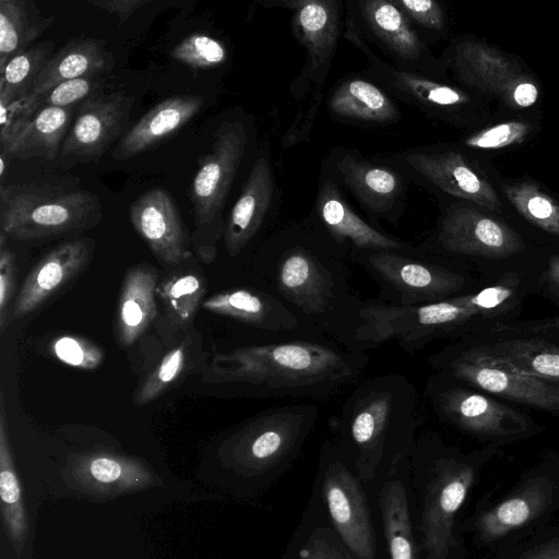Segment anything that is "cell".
<instances>
[{
    "label": "cell",
    "mask_w": 559,
    "mask_h": 559,
    "mask_svg": "<svg viewBox=\"0 0 559 559\" xmlns=\"http://www.w3.org/2000/svg\"><path fill=\"white\" fill-rule=\"evenodd\" d=\"M348 253L310 219L271 235L255 260L257 284L318 335L336 342L360 298L349 283Z\"/></svg>",
    "instance_id": "obj_1"
},
{
    "label": "cell",
    "mask_w": 559,
    "mask_h": 559,
    "mask_svg": "<svg viewBox=\"0 0 559 559\" xmlns=\"http://www.w3.org/2000/svg\"><path fill=\"white\" fill-rule=\"evenodd\" d=\"M368 361L328 337L257 341L215 353L205 381L233 395L325 400L353 384Z\"/></svg>",
    "instance_id": "obj_2"
},
{
    "label": "cell",
    "mask_w": 559,
    "mask_h": 559,
    "mask_svg": "<svg viewBox=\"0 0 559 559\" xmlns=\"http://www.w3.org/2000/svg\"><path fill=\"white\" fill-rule=\"evenodd\" d=\"M516 293L515 284L507 282L421 306L401 307L377 298H360L336 342L360 354L395 342L404 352L414 354L435 340L464 336L480 319L506 311L515 301Z\"/></svg>",
    "instance_id": "obj_3"
},
{
    "label": "cell",
    "mask_w": 559,
    "mask_h": 559,
    "mask_svg": "<svg viewBox=\"0 0 559 559\" xmlns=\"http://www.w3.org/2000/svg\"><path fill=\"white\" fill-rule=\"evenodd\" d=\"M333 419L354 452L359 477L371 480L388 455L396 459L413 442L420 419L419 393L400 373L367 378L347 395Z\"/></svg>",
    "instance_id": "obj_4"
},
{
    "label": "cell",
    "mask_w": 559,
    "mask_h": 559,
    "mask_svg": "<svg viewBox=\"0 0 559 559\" xmlns=\"http://www.w3.org/2000/svg\"><path fill=\"white\" fill-rule=\"evenodd\" d=\"M98 197L83 189L50 185H1L0 233L16 240H37L88 229L98 224Z\"/></svg>",
    "instance_id": "obj_5"
},
{
    "label": "cell",
    "mask_w": 559,
    "mask_h": 559,
    "mask_svg": "<svg viewBox=\"0 0 559 559\" xmlns=\"http://www.w3.org/2000/svg\"><path fill=\"white\" fill-rule=\"evenodd\" d=\"M248 144V132L242 121L230 120L219 124L211 151L198 160L199 167L189 191L194 216L191 245L195 255L212 263L223 239L225 204Z\"/></svg>",
    "instance_id": "obj_6"
},
{
    "label": "cell",
    "mask_w": 559,
    "mask_h": 559,
    "mask_svg": "<svg viewBox=\"0 0 559 559\" xmlns=\"http://www.w3.org/2000/svg\"><path fill=\"white\" fill-rule=\"evenodd\" d=\"M319 418L320 408L313 403L265 409L234 430L221 447V457L242 475H262L292 459Z\"/></svg>",
    "instance_id": "obj_7"
},
{
    "label": "cell",
    "mask_w": 559,
    "mask_h": 559,
    "mask_svg": "<svg viewBox=\"0 0 559 559\" xmlns=\"http://www.w3.org/2000/svg\"><path fill=\"white\" fill-rule=\"evenodd\" d=\"M379 286V300L421 306L462 295L466 276L419 249L414 253L362 251L350 255Z\"/></svg>",
    "instance_id": "obj_8"
},
{
    "label": "cell",
    "mask_w": 559,
    "mask_h": 559,
    "mask_svg": "<svg viewBox=\"0 0 559 559\" xmlns=\"http://www.w3.org/2000/svg\"><path fill=\"white\" fill-rule=\"evenodd\" d=\"M428 365L468 386L530 407L559 413V383L511 369L479 344L460 342L428 357Z\"/></svg>",
    "instance_id": "obj_9"
},
{
    "label": "cell",
    "mask_w": 559,
    "mask_h": 559,
    "mask_svg": "<svg viewBox=\"0 0 559 559\" xmlns=\"http://www.w3.org/2000/svg\"><path fill=\"white\" fill-rule=\"evenodd\" d=\"M425 395L436 416L468 433L509 437L527 429L526 417L519 411L441 372L429 377Z\"/></svg>",
    "instance_id": "obj_10"
},
{
    "label": "cell",
    "mask_w": 559,
    "mask_h": 559,
    "mask_svg": "<svg viewBox=\"0 0 559 559\" xmlns=\"http://www.w3.org/2000/svg\"><path fill=\"white\" fill-rule=\"evenodd\" d=\"M421 521L427 559H447L454 546V518L475 479L472 464L455 457L433 460Z\"/></svg>",
    "instance_id": "obj_11"
},
{
    "label": "cell",
    "mask_w": 559,
    "mask_h": 559,
    "mask_svg": "<svg viewBox=\"0 0 559 559\" xmlns=\"http://www.w3.org/2000/svg\"><path fill=\"white\" fill-rule=\"evenodd\" d=\"M451 67L459 80L500 97L509 106L526 108L538 98L537 85L497 49L463 40L451 48Z\"/></svg>",
    "instance_id": "obj_12"
},
{
    "label": "cell",
    "mask_w": 559,
    "mask_h": 559,
    "mask_svg": "<svg viewBox=\"0 0 559 559\" xmlns=\"http://www.w3.org/2000/svg\"><path fill=\"white\" fill-rule=\"evenodd\" d=\"M310 221L349 255L362 251L414 253L419 248L388 235L359 216L345 199L340 183L323 168Z\"/></svg>",
    "instance_id": "obj_13"
},
{
    "label": "cell",
    "mask_w": 559,
    "mask_h": 559,
    "mask_svg": "<svg viewBox=\"0 0 559 559\" xmlns=\"http://www.w3.org/2000/svg\"><path fill=\"white\" fill-rule=\"evenodd\" d=\"M374 219L396 224L404 209L406 183L394 168L371 163L355 152L337 150L324 167Z\"/></svg>",
    "instance_id": "obj_14"
},
{
    "label": "cell",
    "mask_w": 559,
    "mask_h": 559,
    "mask_svg": "<svg viewBox=\"0 0 559 559\" xmlns=\"http://www.w3.org/2000/svg\"><path fill=\"white\" fill-rule=\"evenodd\" d=\"M64 477L71 487L97 498H115L160 484L143 460L109 451L73 455Z\"/></svg>",
    "instance_id": "obj_15"
},
{
    "label": "cell",
    "mask_w": 559,
    "mask_h": 559,
    "mask_svg": "<svg viewBox=\"0 0 559 559\" xmlns=\"http://www.w3.org/2000/svg\"><path fill=\"white\" fill-rule=\"evenodd\" d=\"M437 243L447 253L484 258H507L524 249L513 229L500 221L462 205H453L442 216Z\"/></svg>",
    "instance_id": "obj_16"
},
{
    "label": "cell",
    "mask_w": 559,
    "mask_h": 559,
    "mask_svg": "<svg viewBox=\"0 0 559 559\" xmlns=\"http://www.w3.org/2000/svg\"><path fill=\"white\" fill-rule=\"evenodd\" d=\"M133 97L124 92L96 94L79 107L61 146L66 158L99 159L127 123Z\"/></svg>",
    "instance_id": "obj_17"
},
{
    "label": "cell",
    "mask_w": 559,
    "mask_h": 559,
    "mask_svg": "<svg viewBox=\"0 0 559 559\" xmlns=\"http://www.w3.org/2000/svg\"><path fill=\"white\" fill-rule=\"evenodd\" d=\"M323 492L331 520L343 542L358 559H374V533L366 496L341 460L328 462Z\"/></svg>",
    "instance_id": "obj_18"
},
{
    "label": "cell",
    "mask_w": 559,
    "mask_h": 559,
    "mask_svg": "<svg viewBox=\"0 0 559 559\" xmlns=\"http://www.w3.org/2000/svg\"><path fill=\"white\" fill-rule=\"evenodd\" d=\"M129 219L164 264L177 266L193 257L186 226L167 190L156 187L139 195L129 207Z\"/></svg>",
    "instance_id": "obj_19"
},
{
    "label": "cell",
    "mask_w": 559,
    "mask_h": 559,
    "mask_svg": "<svg viewBox=\"0 0 559 559\" xmlns=\"http://www.w3.org/2000/svg\"><path fill=\"white\" fill-rule=\"evenodd\" d=\"M264 5L294 11L293 29L307 52V62L301 78L314 82L320 92L330 70L340 36V2L335 0H272Z\"/></svg>",
    "instance_id": "obj_20"
},
{
    "label": "cell",
    "mask_w": 559,
    "mask_h": 559,
    "mask_svg": "<svg viewBox=\"0 0 559 559\" xmlns=\"http://www.w3.org/2000/svg\"><path fill=\"white\" fill-rule=\"evenodd\" d=\"M356 4L366 31L397 67L432 75L435 60L430 50L393 0H360Z\"/></svg>",
    "instance_id": "obj_21"
},
{
    "label": "cell",
    "mask_w": 559,
    "mask_h": 559,
    "mask_svg": "<svg viewBox=\"0 0 559 559\" xmlns=\"http://www.w3.org/2000/svg\"><path fill=\"white\" fill-rule=\"evenodd\" d=\"M96 242L78 238L56 246L25 278L12 307V318L21 319L44 305L79 275L92 260Z\"/></svg>",
    "instance_id": "obj_22"
},
{
    "label": "cell",
    "mask_w": 559,
    "mask_h": 559,
    "mask_svg": "<svg viewBox=\"0 0 559 559\" xmlns=\"http://www.w3.org/2000/svg\"><path fill=\"white\" fill-rule=\"evenodd\" d=\"M401 159L411 173L441 191L490 211L501 210L496 190L460 153L417 150L404 153Z\"/></svg>",
    "instance_id": "obj_23"
},
{
    "label": "cell",
    "mask_w": 559,
    "mask_h": 559,
    "mask_svg": "<svg viewBox=\"0 0 559 559\" xmlns=\"http://www.w3.org/2000/svg\"><path fill=\"white\" fill-rule=\"evenodd\" d=\"M274 179L270 159L254 160L240 194L225 222L223 242L229 258L242 253L255 239L272 207Z\"/></svg>",
    "instance_id": "obj_24"
},
{
    "label": "cell",
    "mask_w": 559,
    "mask_h": 559,
    "mask_svg": "<svg viewBox=\"0 0 559 559\" xmlns=\"http://www.w3.org/2000/svg\"><path fill=\"white\" fill-rule=\"evenodd\" d=\"M201 95H173L150 109L119 140L111 153L116 160H127L152 150L185 127L203 108Z\"/></svg>",
    "instance_id": "obj_25"
},
{
    "label": "cell",
    "mask_w": 559,
    "mask_h": 559,
    "mask_svg": "<svg viewBox=\"0 0 559 559\" xmlns=\"http://www.w3.org/2000/svg\"><path fill=\"white\" fill-rule=\"evenodd\" d=\"M112 64V56L104 40L74 37L52 55L28 98L37 108L41 96L56 85L79 78L100 76Z\"/></svg>",
    "instance_id": "obj_26"
},
{
    "label": "cell",
    "mask_w": 559,
    "mask_h": 559,
    "mask_svg": "<svg viewBox=\"0 0 559 559\" xmlns=\"http://www.w3.org/2000/svg\"><path fill=\"white\" fill-rule=\"evenodd\" d=\"M72 107L41 106L36 109L12 136L0 145L10 157L53 159L71 128Z\"/></svg>",
    "instance_id": "obj_27"
},
{
    "label": "cell",
    "mask_w": 559,
    "mask_h": 559,
    "mask_svg": "<svg viewBox=\"0 0 559 559\" xmlns=\"http://www.w3.org/2000/svg\"><path fill=\"white\" fill-rule=\"evenodd\" d=\"M157 273L148 263L130 267L123 280L118 308L116 331L122 347L131 346L157 316L155 294Z\"/></svg>",
    "instance_id": "obj_28"
},
{
    "label": "cell",
    "mask_w": 559,
    "mask_h": 559,
    "mask_svg": "<svg viewBox=\"0 0 559 559\" xmlns=\"http://www.w3.org/2000/svg\"><path fill=\"white\" fill-rule=\"evenodd\" d=\"M552 486L547 478H535L512 496L483 512L476 523L478 536L489 543L525 526L545 512L552 501Z\"/></svg>",
    "instance_id": "obj_29"
},
{
    "label": "cell",
    "mask_w": 559,
    "mask_h": 559,
    "mask_svg": "<svg viewBox=\"0 0 559 559\" xmlns=\"http://www.w3.org/2000/svg\"><path fill=\"white\" fill-rule=\"evenodd\" d=\"M328 107L335 118L360 124H388L401 117L392 97L372 81L356 75L342 79L332 90Z\"/></svg>",
    "instance_id": "obj_30"
},
{
    "label": "cell",
    "mask_w": 559,
    "mask_h": 559,
    "mask_svg": "<svg viewBox=\"0 0 559 559\" xmlns=\"http://www.w3.org/2000/svg\"><path fill=\"white\" fill-rule=\"evenodd\" d=\"M190 259L177 265L158 287L165 328L175 334H188L205 293L206 284L200 270L187 265Z\"/></svg>",
    "instance_id": "obj_31"
},
{
    "label": "cell",
    "mask_w": 559,
    "mask_h": 559,
    "mask_svg": "<svg viewBox=\"0 0 559 559\" xmlns=\"http://www.w3.org/2000/svg\"><path fill=\"white\" fill-rule=\"evenodd\" d=\"M0 499L7 537L14 550L21 552L28 535V519L12 457L2 392L0 394Z\"/></svg>",
    "instance_id": "obj_32"
},
{
    "label": "cell",
    "mask_w": 559,
    "mask_h": 559,
    "mask_svg": "<svg viewBox=\"0 0 559 559\" xmlns=\"http://www.w3.org/2000/svg\"><path fill=\"white\" fill-rule=\"evenodd\" d=\"M52 15L39 13L31 0H0V68L14 55L35 45Z\"/></svg>",
    "instance_id": "obj_33"
},
{
    "label": "cell",
    "mask_w": 559,
    "mask_h": 559,
    "mask_svg": "<svg viewBox=\"0 0 559 559\" xmlns=\"http://www.w3.org/2000/svg\"><path fill=\"white\" fill-rule=\"evenodd\" d=\"M479 345L515 371L559 383V346L534 338H511Z\"/></svg>",
    "instance_id": "obj_34"
},
{
    "label": "cell",
    "mask_w": 559,
    "mask_h": 559,
    "mask_svg": "<svg viewBox=\"0 0 559 559\" xmlns=\"http://www.w3.org/2000/svg\"><path fill=\"white\" fill-rule=\"evenodd\" d=\"M381 510L390 558L417 559L407 497L400 480H389L383 485Z\"/></svg>",
    "instance_id": "obj_35"
},
{
    "label": "cell",
    "mask_w": 559,
    "mask_h": 559,
    "mask_svg": "<svg viewBox=\"0 0 559 559\" xmlns=\"http://www.w3.org/2000/svg\"><path fill=\"white\" fill-rule=\"evenodd\" d=\"M55 43H38L11 57L0 68V100H16L31 96L41 71L52 57Z\"/></svg>",
    "instance_id": "obj_36"
},
{
    "label": "cell",
    "mask_w": 559,
    "mask_h": 559,
    "mask_svg": "<svg viewBox=\"0 0 559 559\" xmlns=\"http://www.w3.org/2000/svg\"><path fill=\"white\" fill-rule=\"evenodd\" d=\"M503 193L530 223L548 234L559 236V203L530 181L504 185Z\"/></svg>",
    "instance_id": "obj_37"
},
{
    "label": "cell",
    "mask_w": 559,
    "mask_h": 559,
    "mask_svg": "<svg viewBox=\"0 0 559 559\" xmlns=\"http://www.w3.org/2000/svg\"><path fill=\"white\" fill-rule=\"evenodd\" d=\"M194 336L188 333L179 345L167 352L156 368L138 388L133 402L138 406L148 404L166 392L187 370Z\"/></svg>",
    "instance_id": "obj_38"
},
{
    "label": "cell",
    "mask_w": 559,
    "mask_h": 559,
    "mask_svg": "<svg viewBox=\"0 0 559 559\" xmlns=\"http://www.w3.org/2000/svg\"><path fill=\"white\" fill-rule=\"evenodd\" d=\"M170 56L190 68L206 69L223 64L228 58V50L219 39L194 33L177 44Z\"/></svg>",
    "instance_id": "obj_39"
},
{
    "label": "cell",
    "mask_w": 559,
    "mask_h": 559,
    "mask_svg": "<svg viewBox=\"0 0 559 559\" xmlns=\"http://www.w3.org/2000/svg\"><path fill=\"white\" fill-rule=\"evenodd\" d=\"M50 350L61 362L83 370H94L104 360V353L96 344L75 335L56 337Z\"/></svg>",
    "instance_id": "obj_40"
},
{
    "label": "cell",
    "mask_w": 559,
    "mask_h": 559,
    "mask_svg": "<svg viewBox=\"0 0 559 559\" xmlns=\"http://www.w3.org/2000/svg\"><path fill=\"white\" fill-rule=\"evenodd\" d=\"M530 132L525 121H507L467 136L464 143L476 150H497L523 142Z\"/></svg>",
    "instance_id": "obj_41"
},
{
    "label": "cell",
    "mask_w": 559,
    "mask_h": 559,
    "mask_svg": "<svg viewBox=\"0 0 559 559\" xmlns=\"http://www.w3.org/2000/svg\"><path fill=\"white\" fill-rule=\"evenodd\" d=\"M99 76L79 78L64 81L47 92L37 103L41 106L73 107L97 94L100 88Z\"/></svg>",
    "instance_id": "obj_42"
},
{
    "label": "cell",
    "mask_w": 559,
    "mask_h": 559,
    "mask_svg": "<svg viewBox=\"0 0 559 559\" xmlns=\"http://www.w3.org/2000/svg\"><path fill=\"white\" fill-rule=\"evenodd\" d=\"M394 4L411 21L421 27L439 32L444 27V13L435 0H393Z\"/></svg>",
    "instance_id": "obj_43"
},
{
    "label": "cell",
    "mask_w": 559,
    "mask_h": 559,
    "mask_svg": "<svg viewBox=\"0 0 559 559\" xmlns=\"http://www.w3.org/2000/svg\"><path fill=\"white\" fill-rule=\"evenodd\" d=\"M8 238L0 233V332L5 329L8 310L15 287V255L7 245Z\"/></svg>",
    "instance_id": "obj_44"
},
{
    "label": "cell",
    "mask_w": 559,
    "mask_h": 559,
    "mask_svg": "<svg viewBox=\"0 0 559 559\" xmlns=\"http://www.w3.org/2000/svg\"><path fill=\"white\" fill-rule=\"evenodd\" d=\"M87 2L124 22L142 7L151 3V0H88Z\"/></svg>",
    "instance_id": "obj_45"
},
{
    "label": "cell",
    "mask_w": 559,
    "mask_h": 559,
    "mask_svg": "<svg viewBox=\"0 0 559 559\" xmlns=\"http://www.w3.org/2000/svg\"><path fill=\"white\" fill-rule=\"evenodd\" d=\"M299 559H349V557L333 544L316 538L300 550Z\"/></svg>",
    "instance_id": "obj_46"
},
{
    "label": "cell",
    "mask_w": 559,
    "mask_h": 559,
    "mask_svg": "<svg viewBox=\"0 0 559 559\" xmlns=\"http://www.w3.org/2000/svg\"><path fill=\"white\" fill-rule=\"evenodd\" d=\"M520 559H559V539L539 545Z\"/></svg>",
    "instance_id": "obj_47"
},
{
    "label": "cell",
    "mask_w": 559,
    "mask_h": 559,
    "mask_svg": "<svg viewBox=\"0 0 559 559\" xmlns=\"http://www.w3.org/2000/svg\"><path fill=\"white\" fill-rule=\"evenodd\" d=\"M546 275L548 281L559 290V255L550 258Z\"/></svg>",
    "instance_id": "obj_48"
},
{
    "label": "cell",
    "mask_w": 559,
    "mask_h": 559,
    "mask_svg": "<svg viewBox=\"0 0 559 559\" xmlns=\"http://www.w3.org/2000/svg\"><path fill=\"white\" fill-rule=\"evenodd\" d=\"M8 154L1 152V155H0V177L1 179L4 177L5 175V169H7V159L8 158Z\"/></svg>",
    "instance_id": "obj_49"
}]
</instances>
